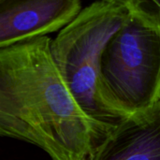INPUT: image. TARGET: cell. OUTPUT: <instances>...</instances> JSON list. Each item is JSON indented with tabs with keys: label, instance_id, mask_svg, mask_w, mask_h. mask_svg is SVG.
<instances>
[{
	"label": "cell",
	"instance_id": "5b68a950",
	"mask_svg": "<svg viewBox=\"0 0 160 160\" xmlns=\"http://www.w3.org/2000/svg\"><path fill=\"white\" fill-rule=\"evenodd\" d=\"M94 160H160V101L117 124Z\"/></svg>",
	"mask_w": 160,
	"mask_h": 160
},
{
	"label": "cell",
	"instance_id": "8992f818",
	"mask_svg": "<svg viewBox=\"0 0 160 160\" xmlns=\"http://www.w3.org/2000/svg\"><path fill=\"white\" fill-rule=\"evenodd\" d=\"M153 4H154V6H155V8H156V10H157V13H158V17H159L160 19V1L154 0V1H153Z\"/></svg>",
	"mask_w": 160,
	"mask_h": 160
},
{
	"label": "cell",
	"instance_id": "3957f363",
	"mask_svg": "<svg viewBox=\"0 0 160 160\" xmlns=\"http://www.w3.org/2000/svg\"><path fill=\"white\" fill-rule=\"evenodd\" d=\"M128 14V0L96 1L82 8L51 42L54 64L78 105L91 119L111 127L126 117L107 106L100 96V60Z\"/></svg>",
	"mask_w": 160,
	"mask_h": 160
},
{
	"label": "cell",
	"instance_id": "7a4b0ae2",
	"mask_svg": "<svg viewBox=\"0 0 160 160\" xmlns=\"http://www.w3.org/2000/svg\"><path fill=\"white\" fill-rule=\"evenodd\" d=\"M128 5V17L106 44L99 67L100 96L123 117L160 101V19L153 1Z\"/></svg>",
	"mask_w": 160,
	"mask_h": 160
},
{
	"label": "cell",
	"instance_id": "6da1fadb",
	"mask_svg": "<svg viewBox=\"0 0 160 160\" xmlns=\"http://www.w3.org/2000/svg\"><path fill=\"white\" fill-rule=\"evenodd\" d=\"M48 36L0 49V137L31 143L51 160H94L115 127L91 119L76 102Z\"/></svg>",
	"mask_w": 160,
	"mask_h": 160
},
{
	"label": "cell",
	"instance_id": "277c9868",
	"mask_svg": "<svg viewBox=\"0 0 160 160\" xmlns=\"http://www.w3.org/2000/svg\"><path fill=\"white\" fill-rule=\"evenodd\" d=\"M82 9L79 0H0V49L60 31Z\"/></svg>",
	"mask_w": 160,
	"mask_h": 160
}]
</instances>
